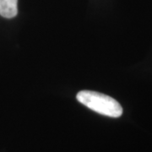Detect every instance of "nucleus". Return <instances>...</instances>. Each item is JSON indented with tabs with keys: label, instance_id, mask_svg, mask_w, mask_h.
Listing matches in <instances>:
<instances>
[{
	"label": "nucleus",
	"instance_id": "f257e3e1",
	"mask_svg": "<svg viewBox=\"0 0 152 152\" xmlns=\"http://www.w3.org/2000/svg\"><path fill=\"white\" fill-rule=\"evenodd\" d=\"M76 97L88 108L104 116L119 118L123 114V108L118 102L107 95L91 91H81Z\"/></svg>",
	"mask_w": 152,
	"mask_h": 152
},
{
	"label": "nucleus",
	"instance_id": "f03ea898",
	"mask_svg": "<svg viewBox=\"0 0 152 152\" xmlns=\"http://www.w3.org/2000/svg\"><path fill=\"white\" fill-rule=\"evenodd\" d=\"M18 0H0V15L4 18H14L17 15Z\"/></svg>",
	"mask_w": 152,
	"mask_h": 152
}]
</instances>
